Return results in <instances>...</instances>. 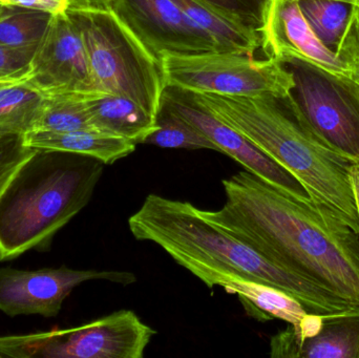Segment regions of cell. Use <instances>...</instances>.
I'll list each match as a JSON object with an SVG mask.
<instances>
[{
	"label": "cell",
	"instance_id": "21",
	"mask_svg": "<svg viewBox=\"0 0 359 358\" xmlns=\"http://www.w3.org/2000/svg\"><path fill=\"white\" fill-rule=\"evenodd\" d=\"M92 92L46 95L32 132L96 130L86 106V98Z\"/></svg>",
	"mask_w": 359,
	"mask_h": 358
},
{
	"label": "cell",
	"instance_id": "28",
	"mask_svg": "<svg viewBox=\"0 0 359 358\" xmlns=\"http://www.w3.org/2000/svg\"><path fill=\"white\" fill-rule=\"evenodd\" d=\"M111 0H69L67 10L107 11Z\"/></svg>",
	"mask_w": 359,
	"mask_h": 358
},
{
	"label": "cell",
	"instance_id": "29",
	"mask_svg": "<svg viewBox=\"0 0 359 358\" xmlns=\"http://www.w3.org/2000/svg\"><path fill=\"white\" fill-rule=\"evenodd\" d=\"M349 177L350 181H351L352 189H353L359 221V163L358 162H353L350 166Z\"/></svg>",
	"mask_w": 359,
	"mask_h": 358
},
{
	"label": "cell",
	"instance_id": "18",
	"mask_svg": "<svg viewBox=\"0 0 359 358\" xmlns=\"http://www.w3.org/2000/svg\"><path fill=\"white\" fill-rule=\"evenodd\" d=\"M25 144L35 149L65 151L88 156L111 165L132 155L136 143L98 130L29 132L23 135Z\"/></svg>",
	"mask_w": 359,
	"mask_h": 358
},
{
	"label": "cell",
	"instance_id": "16",
	"mask_svg": "<svg viewBox=\"0 0 359 358\" xmlns=\"http://www.w3.org/2000/svg\"><path fill=\"white\" fill-rule=\"evenodd\" d=\"M86 106L95 130L143 144L158 128L157 117L130 99L117 95L92 92Z\"/></svg>",
	"mask_w": 359,
	"mask_h": 358
},
{
	"label": "cell",
	"instance_id": "33",
	"mask_svg": "<svg viewBox=\"0 0 359 358\" xmlns=\"http://www.w3.org/2000/svg\"><path fill=\"white\" fill-rule=\"evenodd\" d=\"M1 83H8V82H0V84Z\"/></svg>",
	"mask_w": 359,
	"mask_h": 358
},
{
	"label": "cell",
	"instance_id": "10",
	"mask_svg": "<svg viewBox=\"0 0 359 358\" xmlns=\"http://www.w3.org/2000/svg\"><path fill=\"white\" fill-rule=\"evenodd\" d=\"M161 101L207 137L219 149V153L236 160L247 172L299 201L305 203L318 202L288 170L259 151L240 132L224 123L206 107L196 102L191 92L166 86Z\"/></svg>",
	"mask_w": 359,
	"mask_h": 358
},
{
	"label": "cell",
	"instance_id": "22",
	"mask_svg": "<svg viewBox=\"0 0 359 358\" xmlns=\"http://www.w3.org/2000/svg\"><path fill=\"white\" fill-rule=\"evenodd\" d=\"M157 130L145 139L143 144L155 145L162 149L219 151V149L207 137L182 119L162 101L157 113Z\"/></svg>",
	"mask_w": 359,
	"mask_h": 358
},
{
	"label": "cell",
	"instance_id": "34",
	"mask_svg": "<svg viewBox=\"0 0 359 358\" xmlns=\"http://www.w3.org/2000/svg\"><path fill=\"white\" fill-rule=\"evenodd\" d=\"M358 32H359V21H358Z\"/></svg>",
	"mask_w": 359,
	"mask_h": 358
},
{
	"label": "cell",
	"instance_id": "1",
	"mask_svg": "<svg viewBox=\"0 0 359 358\" xmlns=\"http://www.w3.org/2000/svg\"><path fill=\"white\" fill-rule=\"evenodd\" d=\"M226 202L196 208L280 268L312 277L359 307V233L320 202L305 203L242 170L222 181Z\"/></svg>",
	"mask_w": 359,
	"mask_h": 358
},
{
	"label": "cell",
	"instance_id": "7",
	"mask_svg": "<svg viewBox=\"0 0 359 358\" xmlns=\"http://www.w3.org/2000/svg\"><path fill=\"white\" fill-rule=\"evenodd\" d=\"M159 61L166 86L198 94L284 98L293 88L290 71L274 58L259 60L238 53H209L165 54Z\"/></svg>",
	"mask_w": 359,
	"mask_h": 358
},
{
	"label": "cell",
	"instance_id": "27",
	"mask_svg": "<svg viewBox=\"0 0 359 358\" xmlns=\"http://www.w3.org/2000/svg\"><path fill=\"white\" fill-rule=\"evenodd\" d=\"M11 6L56 15L67 12L69 0H11Z\"/></svg>",
	"mask_w": 359,
	"mask_h": 358
},
{
	"label": "cell",
	"instance_id": "20",
	"mask_svg": "<svg viewBox=\"0 0 359 358\" xmlns=\"http://www.w3.org/2000/svg\"><path fill=\"white\" fill-rule=\"evenodd\" d=\"M172 1L176 2L188 17L217 42L222 53H238L255 56V53L262 48L261 37L243 29L198 0Z\"/></svg>",
	"mask_w": 359,
	"mask_h": 358
},
{
	"label": "cell",
	"instance_id": "32",
	"mask_svg": "<svg viewBox=\"0 0 359 358\" xmlns=\"http://www.w3.org/2000/svg\"><path fill=\"white\" fill-rule=\"evenodd\" d=\"M0 4L4 6H11V0H0Z\"/></svg>",
	"mask_w": 359,
	"mask_h": 358
},
{
	"label": "cell",
	"instance_id": "26",
	"mask_svg": "<svg viewBox=\"0 0 359 358\" xmlns=\"http://www.w3.org/2000/svg\"><path fill=\"white\" fill-rule=\"evenodd\" d=\"M36 48H17L0 43V74L14 77L27 76Z\"/></svg>",
	"mask_w": 359,
	"mask_h": 358
},
{
	"label": "cell",
	"instance_id": "5",
	"mask_svg": "<svg viewBox=\"0 0 359 358\" xmlns=\"http://www.w3.org/2000/svg\"><path fill=\"white\" fill-rule=\"evenodd\" d=\"M67 13L81 36L96 90L130 99L157 117L166 88L160 61L111 11Z\"/></svg>",
	"mask_w": 359,
	"mask_h": 358
},
{
	"label": "cell",
	"instance_id": "9",
	"mask_svg": "<svg viewBox=\"0 0 359 358\" xmlns=\"http://www.w3.org/2000/svg\"><path fill=\"white\" fill-rule=\"evenodd\" d=\"M109 11L158 60L165 54L222 53L217 42L172 0H111Z\"/></svg>",
	"mask_w": 359,
	"mask_h": 358
},
{
	"label": "cell",
	"instance_id": "8",
	"mask_svg": "<svg viewBox=\"0 0 359 358\" xmlns=\"http://www.w3.org/2000/svg\"><path fill=\"white\" fill-rule=\"evenodd\" d=\"M293 88L288 99L331 149L359 163V84L299 59L283 61Z\"/></svg>",
	"mask_w": 359,
	"mask_h": 358
},
{
	"label": "cell",
	"instance_id": "2",
	"mask_svg": "<svg viewBox=\"0 0 359 358\" xmlns=\"http://www.w3.org/2000/svg\"><path fill=\"white\" fill-rule=\"evenodd\" d=\"M196 208L190 202L151 193L128 219V227L137 240L157 244L200 281L209 275L229 273L283 290L308 312L329 315L359 311L322 282L269 262L205 220Z\"/></svg>",
	"mask_w": 359,
	"mask_h": 358
},
{
	"label": "cell",
	"instance_id": "13",
	"mask_svg": "<svg viewBox=\"0 0 359 358\" xmlns=\"http://www.w3.org/2000/svg\"><path fill=\"white\" fill-rule=\"evenodd\" d=\"M27 81L44 95L98 92L81 36L67 12L53 15Z\"/></svg>",
	"mask_w": 359,
	"mask_h": 358
},
{
	"label": "cell",
	"instance_id": "15",
	"mask_svg": "<svg viewBox=\"0 0 359 358\" xmlns=\"http://www.w3.org/2000/svg\"><path fill=\"white\" fill-rule=\"evenodd\" d=\"M202 282L209 289L221 287L228 294L238 296L247 315L259 322L276 319L297 325L308 313L297 298L267 284L229 273L209 275Z\"/></svg>",
	"mask_w": 359,
	"mask_h": 358
},
{
	"label": "cell",
	"instance_id": "31",
	"mask_svg": "<svg viewBox=\"0 0 359 358\" xmlns=\"http://www.w3.org/2000/svg\"><path fill=\"white\" fill-rule=\"evenodd\" d=\"M10 8L11 6H4V4H0V19L10 12Z\"/></svg>",
	"mask_w": 359,
	"mask_h": 358
},
{
	"label": "cell",
	"instance_id": "24",
	"mask_svg": "<svg viewBox=\"0 0 359 358\" xmlns=\"http://www.w3.org/2000/svg\"><path fill=\"white\" fill-rule=\"evenodd\" d=\"M243 29L261 37L270 0H198Z\"/></svg>",
	"mask_w": 359,
	"mask_h": 358
},
{
	"label": "cell",
	"instance_id": "4",
	"mask_svg": "<svg viewBox=\"0 0 359 358\" xmlns=\"http://www.w3.org/2000/svg\"><path fill=\"white\" fill-rule=\"evenodd\" d=\"M104 165L88 156L35 149L0 195V261L48 249L88 205Z\"/></svg>",
	"mask_w": 359,
	"mask_h": 358
},
{
	"label": "cell",
	"instance_id": "19",
	"mask_svg": "<svg viewBox=\"0 0 359 358\" xmlns=\"http://www.w3.org/2000/svg\"><path fill=\"white\" fill-rule=\"evenodd\" d=\"M27 78L0 84V139L32 132L43 106L46 95Z\"/></svg>",
	"mask_w": 359,
	"mask_h": 358
},
{
	"label": "cell",
	"instance_id": "30",
	"mask_svg": "<svg viewBox=\"0 0 359 358\" xmlns=\"http://www.w3.org/2000/svg\"><path fill=\"white\" fill-rule=\"evenodd\" d=\"M25 78H27V76H23V77H14V76H6L4 75V74H0V82L19 81V80L25 79Z\"/></svg>",
	"mask_w": 359,
	"mask_h": 358
},
{
	"label": "cell",
	"instance_id": "14",
	"mask_svg": "<svg viewBox=\"0 0 359 358\" xmlns=\"http://www.w3.org/2000/svg\"><path fill=\"white\" fill-rule=\"evenodd\" d=\"M273 358H359V311L330 315L313 338L297 340L288 327L272 336Z\"/></svg>",
	"mask_w": 359,
	"mask_h": 358
},
{
	"label": "cell",
	"instance_id": "17",
	"mask_svg": "<svg viewBox=\"0 0 359 358\" xmlns=\"http://www.w3.org/2000/svg\"><path fill=\"white\" fill-rule=\"evenodd\" d=\"M323 43L337 54L359 50V0H297Z\"/></svg>",
	"mask_w": 359,
	"mask_h": 358
},
{
	"label": "cell",
	"instance_id": "11",
	"mask_svg": "<svg viewBox=\"0 0 359 358\" xmlns=\"http://www.w3.org/2000/svg\"><path fill=\"white\" fill-rule=\"evenodd\" d=\"M94 280L121 285L137 281L133 273L122 271L75 270L65 266L35 271L0 268V311L8 317H56L74 288Z\"/></svg>",
	"mask_w": 359,
	"mask_h": 358
},
{
	"label": "cell",
	"instance_id": "12",
	"mask_svg": "<svg viewBox=\"0 0 359 358\" xmlns=\"http://www.w3.org/2000/svg\"><path fill=\"white\" fill-rule=\"evenodd\" d=\"M262 48L267 58H295L359 84V50L337 54L327 48L304 16L297 0H270Z\"/></svg>",
	"mask_w": 359,
	"mask_h": 358
},
{
	"label": "cell",
	"instance_id": "3",
	"mask_svg": "<svg viewBox=\"0 0 359 358\" xmlns=\"http://www.w3.org/2000/svg\"><path fill=\"white\" fill-rule=\"evenodd\" d=\"M196 102L294 176L316 201L347 219L359 233L349 170L353 162L325 143L288 97H226L192 92Z\"/></svg>",
	"mask_w": 359,
	"mask_h": 358
},
{
	"label": "cell",
	"instance_id": "23",
	"mask_svg": "<svg viewBox=\"0 0 359 358\" xmlns=\"http://www.w3.org/2000/svg\"><path fill=\"white\" fill-rule=\"evenodd\" d=\"M53 15L11 6L0 19V43L17 48H37Z\"/></svg>",
	"mask_w": 359,
	"mask_h": 358
},
{
	"label": "cell",
	"instance_id": "25",
	"mask_svg": "<svg viewBox=\"0 0 359 358\" xmlns=\"http://www.w3.org/2000/svg\"><path fill=\"white\" fill-rule=\"evenodd\" d=\"M35 149L25 144L23 136L0 139V195L15 172L33 155Z\"/></svg>",
	"mask_w": 359,
	"mask_h": 358
},
{
	"label": "cell",
	"instance_id": "6",
	"mask_svg": "<svg viewBox=\"0 0 359 358\" xmlns=\"http://www.w3.org/2000/svg\"><path fill=\"white\" fill-rule=\"evenodd\" d=\"M157 331L130 310L71 329L0 338V358H142Z\"/></svg>",
	"mask_w": 359,
	"mask_h": 358
}]
</instances>
